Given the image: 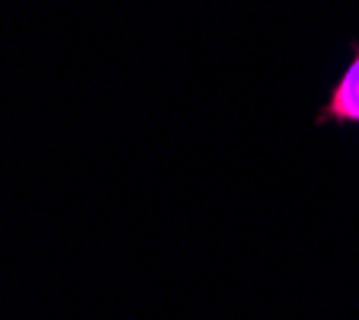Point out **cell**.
Here are the masks:
<instances>
[{"mask_svg": "<svg viewBox=\"0 0 359 320\" xmlns=\"http://www.w3.org/2000/svg\"><path fill=\"white\" fill-rule=\"evenodd\" d=\"M318 122H346V125H359V45L353 52V61L340 74L337 87L330 90V99L324 103Z\"/></svg>", "mask_w": 359, "mask_h": 320, "instance_id": "obj_1", "label": "cell"}]
</instances>
